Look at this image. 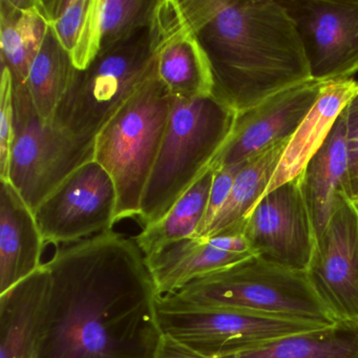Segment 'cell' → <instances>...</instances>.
I'll return each mask as SVG.
<instances>
[{
    "mask_svg": "<svg viewBox=\"0 0 358 358\" xmlns=\"http://www.w3.org/2000/svg\"><path fill=\"white\" fill-rule=\"evenodd\" d=\"M34 358H156L159 295L134 238L114 230L62 245Z\"/></svg>",
    "mask_w": 358,
    "mask_h": 358,
    "instance_id": "1",
    "label": "cell"
},
{
    "mask_svg": "<svg viewBox=\"0 0 358 358\" xmlns=\"http://www.w3.org/2000/svg\"><path fill=\"white\" fill-rule=\"evenodd\" d=\"M213 72V96L236 114L310 78L278 0H179Z\"/></svg>",
    "mask_w": 358,
    "mask_h": 358,
    "instance_id": "2",
    "label": "cell"
},
{
    "mask_svg": "<svg viewBox=\"0 0 358 358\" xmlns=\"http://www.w3.org/2000/svg\"><path fill=\"white\" fill-rule=\"evenodd\" d=\"M236 113L213 96L176 99L156 162L142 194L138 222L161 219L209 169L229 139Z\"/></svg>",
    "mask_w": 358,
    "mask_h": 358,
    "instance_id": "3",
    "label": "cell"
},
{
    "mask_svg": "<svg viewBox=\"0 0 358 358\" xmlns=\"http://www.w3.org/2000/svg\"><path fill=\"white\" fill-rule=\"evenodd\" d=\"M160 297L184 307L249 312L322 327L337 322L312 290L305 272L255 255Z\"/></svg>",
    "mask_w": 358,
    "mask_h": 358,
    "instance_id": "4",
    "label": "cell"
},
{
    "mask_svg": "<svg viewBox=\"0 0 358 358\" xmlns=\"http://www.w3.org/2000/svg\"><path fill=\"white\" fill-rule=\"evenodd\" d=\"M173 102L175 98L161 83L156 66L96 137L94 160L110 173L116 186L115 223L139 217L142 194Z\"/></svg>",
    "mask_w": 358,
    "mask_h": 358,
    "instance_id": "5",
    "label": "cell"
},
{
    "mask_svg": "<svg viewBox=\"0 0 358 358\" xmlns=\"http://www.w3.org/2000/svg\"><path fill=\"white\" fill-rule=\"evenodd\" d=\"M155 69L156 52L150 22L98 56L85 70L75 68L51 122L75 137L95 140Z\"/></svg>",
    "mask_w": 358,
    "mask_h": 358,
    "instance_id": "6",
    "label": "cell"
},
{
    "mask_svg": "<svg viewBox=\"0 0 358 358\" xmlns=\"http://www.w3.org/2000/svg\"><path fill=\"white\" fill-rule=\"evenodd\" d=\"M13 100L8 181L35 211L71 173L94 160L95 140L75 137L45 122L33 106L26 83L14 85Z\"/></svg>",
    "mask_w": 358,
    "mask_h": 358,
    "instance_id": "7",
    "label": "cell"
},
{
    "mask_svg": "<svg viewBox=\"0 0 358 358\" xmlns=\"http://www.w3.org/2000/svg\"><path fill=\"white\" fill-rule=\"evenodd\" d=\"M157 309L163 334L209 358L236 355L289 335L324 328L263 314L184 307L160 296Z\"/></svg>",
    "mask_w": 358,
    "mask_h": 358,
    "instance_id": "8",
    "label": "cell"
},
{
    "mask_svg": "<svg viewBox=\"0 0 358 358\" xmlns=\"http://www.w3.org/2000/svg\"><path fill=\"white\" fill-rule=\"evenodd\" d=\"M117 190L110 173L91 160L71 173L34 211L45 245L73 244L114 227Z\"/></svg>",
    "mask_w": 358,
    "mask_h": 358,
    "instance_id": "9",
    "label": "cell"
},
{
    "mask_svg": "<svg viewBox=\"0 0 358 358\" xmlns=\"http://www.w3.org/2000/svg\"><path fill=\"white\" fill-rule=\"evenodd\" d=\"M301 39L311 80L358 72V0H278Z\"/></svg>",
    "mask_w": 358,
    "mask_h": 358,
    "instance_id": "10",
    "label": "cell"
},
{
    "mask_svg": "<svg viewBox=\"0 0 358 358\" xmlns=\"http://www.w3.org/2000/svg\"><path fill=\"white\" fill-rule=\"evenodd\" d=\"M243 236L257 257L306 272L316 244L299 178L264 196L245 222Z\"/></svg>",
    "mask_w": 358,
    "mask_h": 358,
    "instance_id": "11",
    "label": "cell"
},
{
    "mask_svg": "<svg viewBox=\"0 0 358 358\" xmlns=\"http://www.w3.org/2000/svg\"><path fill=\"white\" fill-rule=\"evenodd\" d=\"M335 320L358 322V208L341 196L305 272Z\"/></svg>",
    "mask_w": 358,
    "mask_h": 358,
    "instance_id": "12",
    "label": "cell"
},
{
    "mask_svg": "<svg viewBox=\"0 0 358 358\" xmlns=\"http://www.w3.org/2000/svg\"><path fill=\"white\" fill-rule=\"evenodd\" d=\"M324 83L309 80L236 114L229 139L213 169L248 162L294 135L322 95Z\"/></svg>",
    "mask_w": 358,
    "mask_h": 358,
    "instance_id": "13",
    "label": "cell"
},
{
    "mask_svg": "<svg viewBox=\"0 0 358 358\" xmlns=\"http://www.w3.org/2000/svg\"><path fill=\"white\" fill-rule=\"evenodd\" d=\"M157 74L176 99L213 96L208 58L188 26L179 0H158L152 20Z\"/></svg>",
    "mask_w": 358,
    "mask_h": 358,
    "instance_id": "14",
    "label": "cell"
},
{
    "mask_svg": "<svg viewBox=\"0 0 358 358\" xmlns=\"http://www.w3.org/2000/svg\"><path fill=\"white\" fill-rule=\"evenodd\" d=\"M252 255L243 234H221L186 238L144 257L157 293L166 296Z\"/></svg>",
    "mask_w": 358,
    "mask_h": 358,
    "instance_id": "15",
    "label": "cell"
},
{
    "mask_svg": "<svg viewBox=\"0 0 358 358\" xmlns=\"http://www.w3.org/2000/svg\"><path fill=\"white\" fill-rule=\"evenodd\" d=\"M45 246L34 211L9 181H0V295L43 268Z\"/></svg>",
    "mask_w": 358,
    "mask_h": 358,
    "instance_id": "16",
    "label": "cell"
},
{
    "mask_svg": "<svg viewBox=\"0 0 358 358\" xmlns=\"http://www.w3.org/2000/svg\"><path fill=\"white\" fill-rule=\"evenodd\" d=\"M316 240L326 229L341 196L351 200L343 113L299 177Z\"/></svg>",
    "mask_w": 358,
    "mask_h": 358,
    "instance_id": "17",
    "label": "cell"
},
{
    "mask_svg": "<svg viewBox=\"0 0 358 358\" xmlns=\"http://www.w3.org/2000/svg\"><path fill=\"white\" fill-rule=\"evenodd\" d=\"M50 292L43 268L0 295V358H34Z\"/></svg>",
    "mask_w": 358,
    "mask_h": 358,
    "instance_id": "18",
    "label": "cell"
},
{
    "mask_svg": "<svg viewBox=\"0 0 358 358\" xmlns=\"http://www.w3.org/2000/svg\"><path fill=\"white\" fill-rule=\"evenodd\" d=\"M357 91L358 81L352 79L324 83L317 102L289 140L263 196L299 177L307 163L322 148L339 115Z\"/></svg>",
    "mask_w": 358,
    "mask_h": 358,
    "instance_id": "19",
    "label": "cell"
},
{
    "mask_svg": "<svg viewBox=\"0 0 358 358\" xmlns=\"http://www.w3.org/2000/svg\"><path fill=\"white\" fill-rule=\"evenodd\" d=\"M158 0H91L78 43L72 53L77 70L150 24Z\"/></svg>",
    "mask_w": 358,
    "mask_h": 358,
    "instance_id": "20",
    "label": "cell"
},
{
    "mask_svg": "<svg viewBox=\"0 0 358 358\" xmlns=\"http://www.w3.org/2000/svg\"><path fill=\"white\" fill-rule=\"evenodd\" d=\"M50 24L43 0H0V59L13 85H24Z\"/></svg>",
    "mask_w": 358,
    "mask_h": 358,
    "instance_id": "21",
    "label": "cell"
},
{
    "mask_svg": "<svg viewBox=\"0 0 358 358\" xmlns=\"http://www.w3.org/2000/svg\"><path fill=\"white\" fill-rule=\"evenodd\" d=\"M289 140L245 163L234 180L227 201L203 238L221 234H243L245 222L265 194Z\"/></svg>",
    "mask_w": 358,
    "mask_h": 358,
    "instance_id": "22",
    "label": "cell"
},
{
    "mask_svg": "<svg viewBox=\"0 0 358 358\" xmlns=\"http://www.w3.org/2000/svg\"><path fill=\"white\" fill-rule=\"evenodd\" d=\"M222 358H358V322L337 320Z\"/></svg>",
    "mask_w": 358,
    "mask_h": 358,
    "instance_id": "23",
    "label": "cell"
},
{
    "mask_svg": "<svg viewBox=\"0 0 358 358\" xmlns=\"http://www.w3.org/2000/svg\"><path fill=\"white\" fill-rule=\"evenodd\" d=\"M215 169H210L173 207L134 238L144 257L179 241L198 236L204 221Z\"/></svg>",
    "mask_w": 358,
    "mask_h": 358,
    "instance_id": "24",
    "label": "cell"
},
{
    "mask_svg": "<svg viewBox=\"0 0 358 358\" xmlns=\"http://www.w3.org/2000/svg\"><path fill=\"white\" fill-rule=\"evenodd\" d=\"M71 54L60 45L51 26L29 71L26 85L37 114L51 122L74 72Z\"/></svg>",
    "mask_w": 358,
    "mask_h": 358,
    "instance_id": "25",
    "label": "cell"
},
{
    "mask_svg": "<svg viewBox=\"0 0 358 358\" xmlns=\"http://www.w3.org/2000/svg\"><path fill=\"white\" fill-rule=\"evenodd\" d=\"M50 26L72 55L80 38L91 0H43Z\"/></svg>",
    "mask_w": 358,
    "mask_h": 358,
    "instance_id": "26",
    "label": "cell"
},
{
    "mask_svg": "<svg viewBox=\"0 0 358 358\" xmlns=\"http://www.w3.org/2000/svg\"><path fill=\"white\" fill-rule=\"evenodd\" d=\"M13 77L1 66L0 79V181H8L14 137Z\"/></svg>",
    "mask_w": 358,
    "mask_h": 358,
    "instance_id": "27",
    "label": "cell"
},
{
    "mask_svg": "<svg viewBox=\"0 0 358 358\" xmlns=\"http://www.w3.org/2000/svg\"><path fill=\"white\" fill-rule=\"evenodd\" d=\"M245 163L215 169L213 184H211L210 192H209L206 215H205L204 221L199 230L198 236L200 238L205 236L209 226L211 225L213 220L227 201L232 186H234V180L244 166Z\"/></svg>",
    "mask_w": 358,
    "mask_h": 358,
    "instance_id": "28",
    "label": "cell"
},
{
    "mask_svg": "<svg viewBox=\"0 0 358 358\" xmlns=\"http://www.w3.org/2000/svg\"><path fill=\"white\" fill-rule=\"evenodd\" d=\"M351 200L358 189V91L343 108Z\"/></svg>",
    "mask_w": 358,
    "mask_h": 358,
    "instance_id": "29",
    "label": "cell"
},
{
    "mask_svg": "<svg viewBox=\"0 0 358 358\" xmlns=\"http://www.w3.org/2000/svg\"><path fill=\"white\" fill-rule=\"evenodd\" d=\"M156 358H209L186 345H182L171 336L163 334Z\"/></svg>",
    "mask_w": 358,
    "mask_h": 358,
    "instance_id": "30",
    "label": "cell"
},
{
    "mask_svg": "<svg viewBox=\"0 0 358 358\" xmlns=\"http://www.w3.org/2000/svg\"><path fill=\"white\" fill-rule=\"evenodd\" d=\"M351 201L353 202V204L355 205V206L358 208V189L357 192H356L355 196H353V199H352Z\"/></svg>",
    "mask_w": 358,
    "mask_h": 358,
    "instance_id": "31",
    "label": "cell"
}]
</instances>
